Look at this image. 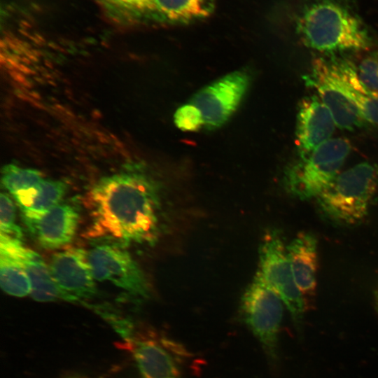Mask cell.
<instances>
[{"instance_id":"11","label":"cell","mask_w":378,"mask_h":378,"mask_svg":"<svg viewBox=\"0 0 378 378\" xmlns=\"http://www.w3.org/2000/svg\"><path fill=\"white\" fill-rule=\"evenodd\" d=\"M335 125L332 113L318 97L304 98L299 105L296 125V144L300 155L330 139Z\"/></svg>"},{"instance_id":"25","label":"cell","mask_w":378,"mask_h":378,"mask_svg":"<svg viewBox=\"0 0 378 378\" xmlns=\"http://www.w3.org/2000/svg\"><path fill=\"white\" fill-rule=\"evenodd\" d=\"M63 378H90L82 374H71Z\"/></svg>"},{"instance_id":"8","label":"cell","mask_w":378,"mask_h":378,"mask_svg":"<svg viewBox=\"0 0 378 378\" xmlns=\"http://www.w3.org/2000/svg\"><path fill=\"white\" fill-rule=\"evenodd\" d=\"M251 81L246 69L234 71L201 88L190 103L201 112L209 130L224 125L238 108Z\"/></svg>"},{"instance_id":"12","label":"cell","mask_w":378,"mask_h":378,"mask_svg":"<svg viewBox=\"0 0 378 378\" xmlns=\"http://www.w3.org/2000/svg\"><path fill=\"white\" fill-rule=\"evenodd\" d=\"M165 339L152 334L134 335L130 346L141 378H181L179 368Z\"/></svg>"},{"instance_id":"24","label":"cell","mask_w":378,"mask_h":378,"mask_svg":"<svg viewBox=\"0 0 378 378\" xmlns=\"http://www.w3.org/2000/svg\"><path fill=\"white\" fill-rule=\"evenodd\" d=\"M119 4L125 8H134L138 9H148L152 0H111Z\"/></svg>"},{"instance_id":"20","label":"cell","mask_w":378,"mask_h":378,"mask_svg":"<svg viewBox=\"0 0 378 378\" xmlns=\"http://www.w3.org/2000/svg\"><path fill=\"white\" fill-rule=\"evenodd\" d=\"M43 179L40 171L22 168L13 164L5 165L1 171V183L13 195L27 190Z\"/></svg>"},{"instance_id":"17","label":"cell","mask_w":378,"mask_h":378,"mask_svg":"<svg viewBox=\"0 0 378 378\" xmlns=\"http://www.w3.org/2000/svg\"><path fill=\"white\" fill-rule=\"evenodd\" d=\"M211 8V0H152L148 10L164 20L186 22L206 17Z\"/></svg>"},{"instance_id":"5","label":"cell","mask_w":378,"mask_h":378,"mask_svg":"<svg viewBox=\"0 0 378 378\" xmlns=\"http://www.w3.org/2000/svg\"><path fill=\"white\" fill-rule=\"evenodd\" d=\"M283 302L257 272L241 301V317L258 339L267 358H277L278 337L283 318Z\"/></svg>"},{"instance_id":"1","label":"cell","mask_w":378,"mask_h":378,"mask_svg":"<svg viewBox=\"0 0 378 378\" xmlns=\"http://www.w3.org/2000/svg\"><path fill=\"white\" fill-rule=\"evenodd\" d=\"M88 204L90 238L153 244L160 232V188L139 168L100 178L90 190Z\"/></svg>"},{"instance_id":"9","label":"cell","mask_w":378,"mask_h":378,"mask_svg":"<svg viewBox=\"0 0 378 378\" xmlns=\"http://www.w3.org/2000/svg\"><path fill=\"white\" fill-rule=\"evenodd\" d=\"M88 258L96 280L108 281L140 301L149 298L150 290L144 272L124 248L97 245L88 253Z\"/></svg>"},{"instance_id":"7","label":"cell","mask_w":378,"mask_h":378,"mask_svg":"<svg viewBox=\"0 0 378 378\" xmlns=\"http://www.w3.org/2000/svg\"><path fill=\"white\" fill-rule=\"evenodd\" d=\"M304 81L317 92L340 128L354 130L364 125L365 120L347 91L340 59L314 60Z\"/></svg>"},{"instance_id":"22","label":"cell","mask_w":378,"mask_h":378,"mask_svg":"<svg viewBox=\"0 0 378 378\" xmlns=\"http://www.w3.org/2000/svg\"><path fill=\"white\" fill-rule=\"evenodd\" d=\"M356 69L361 84L368 90L378 93V51L365 56Z\"/></svg>"},{"instance_id":"4","label":"cell","mask_w":378,"mask_h":378,"mask_svg":"<svg viewBox=\"0 0 378 378\" xmlns=\"http://www.w3.org/2000/svg\"><path fill=\"white\" fill-rule=\"evenodd\" d=\"M350 150L346 139L335 138L300 155L286 171L288 191L301 200L316 197L339 174Z\"/></svg>"},{"instance_id":"10","label":"cell","mask_w":378,"mask_h":378,"mask_svg":"<svg viewBox=\"0 0 378 378\" xmlns=\"http://www.w3.org/2000/svg\"><path fill=\"white\" fill-rule=\"evenodd\" d=\"M49 268L62 299L74 302L95 295V279L84 249L73 247L54 254Z\"/></svg>"},{"instance_id":"19","label":"cell","mask_w":378,"mask_h":378,"mask_svg":"<svg viewBox=\"0 0 378 378\" xmlns=\"http://www.w3.org/2000/svg\"><path fill=\"white\" fill-rule=\"evenodd\" d=\"M0 281L8 295L24 297L31 293V284L24 267L18 261L0 254Z\"/></svg>"},{"instance_id":"3","label":"cell","mask_w":378,"mask_h":378,"mask_svg":"<svg viewBox=\"0 0 378 378\" xmlns=\"http://www.w3.org/2000/svg\"><path fill=\"white\" fill-rule=\"evenodd\" d=\"M378 188V166L364 162L339 174L316 197L328 220L352 225L367 216Z\"/></svg>"},{"instance_id":"13","label":"cell","mask_w":378,"mask_h":378,"mask_svg":"<svg viewBox=\"0 0 378 378\" xmlns=\"http://www.w3.org/2000/svg\"><path fill=\"white\" fill-rule=\"evenodd\" d=\"M78 219L79 214L73 206L59 204L39 218L24 222L43 248L55 249L72 241Z\"/></svg>"},{"instance_id":"16","label":"cell","mask_w":378,"mask_h":378,"mask_svg":"<svg viewBox=\"0 0 378 378\" xmlns=\"http://www.w3.org/2000/svg\"><path fill=\"white\" fill-rule=\"evenodd\" d=\"M66 184L62 181L42 179L36 186L13 195L24 220H35L59 204Z\"/></svg>"},{"instance_id":"26","label":"cell","mask_w":378,"mask_h":378,"mask_svg":"<svg viewBox=\"0 0 378 378\" xmlns=\"http://www.w3.org/2000/svg\"><path fill=\"white\" fill-rule=\"evenodd\" d=\"M375 304H376V309L378 313V287L375 292Z\"/></svg>"},{"instance_id":"23","label":"cell","mask_w":378,"mask_h":378,"mask_svg":"<svg viewBox=\"0 0 378 378\" xmlns=\"http://www.w3.org/2000/svg\"><path fill=\"white\" fill-rule=\"evenodd\" d=\"M174 122L178 129L184 132H195L204 126L200 111L190 102L176 111Z\"/></svg>"},{"instance_id":"21","label":"cell","mask_w":378,"mask_h":378,"mask_svg":"<svg viewBox=\"0 0 378 378\" xmlns=\"http://www.w3.org/2000/svg\"><path fill=\"white\" fill-rule=\"evenodd\" d=\"M0 209L1 234L21 239L22 237V230L15 223V207L6 194H1Z\"/></svg>"},{"instance_id":"2","label":"cell","mask_w":378,"mask_h":378,"mask_svg":"<svg viewBox=\"0 0 378 378\" xmlns=\"http://www.w3.org/2000/svg\"><path fill=\"white\" fill-rule=\"evenodd\" d=\"M298 30L306 46L322 52L365 50L372 44L364 23L344 0H309Z\"/></svg>"},{"instance_id":"14","label":"cell","mask_w":378,"mask_h":378,"mask_svg":"<svg viewBox=\"0 0 378 378\" xmlns=\"http://www.w3.org/2000/svg\"><path fill=\"white\" fill-rule=\"evenodd\" d=\"M317 239L310 232H301L286 246L295 283L307 304L315 295L318 270Z\"/></svg>"},{"instance_id":"15","label":"cell","mask_w":378,"mask_h":378,"mask_svg":"<svg viewBox=\"0 0 378 378\" xmlns=\"http://www.w3.org/2000/svg\"><path fill=\"white\" fill-rule=\"evenodd\" d=\"M6 255L20 262L25 269L31 284V298L39 302L62 299L49 267L35 251L25 247L21 241H14L6 249Z\"/></svg>"},{"instance_id":"18","label":"cell","mask_w":378,"mask_h":378,"mask_svg":"<svg viewBox=\"0 0 378 378\" xmlns=\"http://www.w3.org/2000/svg\"><path fill=\"white\" fill-rule=\"evenodd\" d=\"M346 87L363 119L378 126V93L366 89L360 82L356 67L348 60H341Z\"/></svg>"},{"instance_id":"6","label":"cell","mask_w":378,"mask_h":378,"mask_svg":"<svg viewBox=\"0 0 378 378\" xmlns=\"http://www.w3.org/2000/svg\"><path fill=\"white\" fill-rule=\"evenodd\" d=\"M258 273L279 296L296 326L300 325L307 304L295 283L286 246L276 230L269 231L262 239Z\"/></svg>"}]
</instances>
